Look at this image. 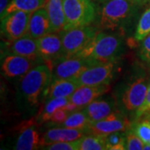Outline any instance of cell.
<instances>
[{"label": "cell", "mask_w": 150, "mask_h": 150, "mask_svg": "<svg viewBox=\"0 0 150 150\" xmlns=\"http://www.w3.org/2000/svg\"><path fill=\"white\" fill-rule=\"evenodd\" d=\"M93 2H97V3H99V4H103L105 2H107L108 0H92Z\"/></svg>", "instance_id": "cell-34"}, {"label": "cell", "mask_w": 150, "mask_h": 150, "mask_svg": "<svg viewBox=\"0 0 150 150\" xmlns=\"http://www.w3.org/2000/svg\"><path fill=\"white\" fill-rule=\"evenodd\" d=\"M145 144L131 129L126 130V147L128 150H143Z\"/></svg>", "instance_id": "cell-28"}, {"label": "cell", "mask_w": 150, "mask_h": 150, "mask_svg": "<svg viewBox=\"0 0 150 150\" xmlns=\"http://www.w3.org/2000/svg\"><path fill=\"white\" fill-rule=\"evenodd\" d=\"M79 87L80 84L75 79H52L43 94V101L46 102L54 98L70 97Z\"/></svg>", "instance_id": "cell-17"}, {"label": "cell", "mask_w": 150, "mask_h": 150, "mask_svg": "<svg viewBox=\"0 0 150 150\" xmlns=\"http://www.w3.org/2000/svg\"><path fill=\"white\" fill-rule=\"evenodd\" d=\"M70 102L69 97L54 98L46 101V103L38 112L36 121L37 123H43L50 120V118L59 108L66 106Z\"/></svg>", "instance_id": "cell-21"}, {"label": "cell", "mask_w": 150, "mask_h": 150, "mask_svg": "<svg viewBox=\"0 0 150 150\" xmlns=\"http://www.w3.org/2000/svg\"><path fill=\"white\" fill-rule=\"evenodd\" d=\"M131 125L132 123L123 112L113 111L101 120L91 122L88 128V134L105 136L114 132L126 131L130 129Z\"/></svg>", "instance_id": "cell-10"}, {"label": "cell", "mask_w": 150, "mask_h": 150, "mask_svg": "<svg viewBox=\"0 0 150 150\" xmlns=\"http://www.w3.org/2000/svg\"><path fill=\"white\" fill-rule=\"evenodd\" d=\"M52 81V70L47 64L36 65L19 80L17 87V106L23 112H34Z\"/></svg>", "instance_id": "cell-1"}, {"label": "cell", "mask_w": 150, "mask_h": 150, "mask_svg": "<svg viewBox=\"0 0 150 150\" xmlns=\"http://www.w3.org/2000/svg\"><path fill=\"white\" fill-rule=\"evenodd\" d=\"M10 1L11 0H1V4H0V13H1V15L5 11L8 5L9 4Z\"/></svg>", "instance_id": "cell-33"}, {"label": "cell", "mask_w": 150, "mask_h": 150, "mask_svg": "<svg viewBox=\"0 0 150 150\" xmlns=\"http://www.w3.org/2000/svg\"><path fill=\"white\" fill-rule=\"evenodd\" d=\"M102 4L99 24L108 30L123 28L134 15L137 5H139L134 0H108Z\"/></svg>", "instance_id": "cell-3"}, {"label": "cell", "mask_w": 150, "mask_h": 150, "mask_svg": "<svg viewBox=\"0 0 150 150\" xmlns=\"http://www.w3.org/2000/svg\"><path fill=\"white\" fill-rule=\"evenodd\" d=\"M43 62L50 67L55 61L65 57L60 33H49L37 39Z\"/></svg>", "instance_id": "cell-11"}, {"label": "cell", "mask_w": 150, "mask_h": 150, "mask_svg": "<svg viewBox=\"0 0 150 150\" xmlns=\"http://www.w3.org/2000/svg\"><path fill=\"white\" fill-rule=\"evenodd\" d=\"M44 8L50 20L52 33H59L64 29L66 18L63 0H47Z\"/></svg>", "instance_id": "cell-20"}, {"label": "cell", "mask_w": 150, "mask_h": 150, "mask_svg": "<svg viewBox=\"0 0 150 150\" xmlns=\"http://www.w3.org/2000/svg\"><path fill=\"white\" fill-rule=\"evenodd\" d=\"M71 112L64 107H62L59 108L56 112H54L52 115V117L50 118V122L54 123V124H59V123L64 122L66 118H68V116L69 115Z\"/></svg>", "instance_id": "cell-32"}, {"label": "cell", "mask_w": 150, "mask_h": 150, "mask_svg": "<svg viewBox=\"0 0 150 150\" xmlns=\"http://www.w3.org/2000/svg\"><path fill=\"white\" fill-rule=\"evenodd\" d=\"M32 120L23 123L21 127L14 149L34 150L41 147L42 138L38 131L36 124Z\"/></svg>", "instance_id": "cell-14"}, {"label": "cell", "mask_w": 150, "mask_h": 150, "mask_svg": "<svg viewBox=\"0 0 150 150\" xmlns=\"http://www.w3.org/2000/svg\"><path fill=\"white\" fill-rule=\"evenodd\" d=\"M122 49V39L114 34L98 32L88 45L75 55L93 60L97 64L116 61Z\"/></svg>", "instance_id": "cell-2"}, {"label": "cell", "mask_w": 150, "mask_h": 150, "mask_svg": "<svg viewBox=\"0 0 150 150\" xmlns=\"http://www.w3.org/2000/svg\"><path fill=\"white\" fill-rule=\"evenodd\" d=\"M116 70V61L99 63L83 71L75 79L82 85H108Z\"/></svg>", "instance_id": "cell-8"}, {"label": "cell", "mask_w": 150, "mask_h": 150, "mask_svg": "<svg viewBox=\"0 0 150 150\" xmlns=\"http://www.w3.org/2000/svg\"><path fill=\"white\" fill-rule=\"evenodd\" d=\"M80 150H106L105 137L103 135H84L80 139Z\"/></svg>", "instance_id": "cell-24"}, {"label": "cell", "mask_w": 150, "mask_h": 150, "mask_svg": "<svg viewBox=\"0 0 150 150\" xmlns=\"http://www.w3.org/2000/svg\"><path fill=\"white\" fill-rule=\"evenodd\" d=\"M130 129L139 135L145 144H150V119H144L132 123Z\"/></svg>", "instance_id": "cell-27"}, {"label": "cell", "mask_w": 150, "mask_h": 150, "mask_svg": "<svg viewBox=\"0 0 150 150\" xmlns=\"http://www.w3.org/2000/svg\"><path fill=\"white\" fill-rule=\"evenodd\" d=\"M46 150H80V140L58 142L42 147Z\"/></svg>", "instance_id": "cell-29"}, {"label": "cell", "mask_w": 150, "mask_h": 150, "mask_svg": "<svg viewBox=\"0 0 150 150\" xmlns=\"http://www.w3.org/2000/svg\"><path fill=\"white\" fill-rule=\"evenodd\" d=\"M65 57L75 55L85 48L97 34V29L91 25L74 28L61 31Z\"/></svg>", "instance_id": "cell-6"}, {"label": "cell", "mask_w": 150, "mask_h": 150, "mask_svg": "<svg viewBox=\"0 0 150 150\" xmlns=\"http://www.w3.org/2000/svg\"><path fill=\"white\" fill-rule=\"evenodd\" d=\"M47 0H11L1 18L14 11H25L33 13L38 8L44 7Z\"/></svg>", "instance_id": "cell-22"}, {"label": "cell", "mask_w": 150, "mask_h": 150, "mask_svg": "<svg viewBox=\"0 0 150 150\" xmlns=\"http://www.w3.org/2000/svg\"><path fill=\"white\" fill-rule=\"evenodd\" d=\"M32 13L14 11L1 18V33L8 42H13L28 33Z\"/></svg>", "instance_id": "cell-7"}, {"label": "cell", "mask_w": 150, "mask_h": 150, "mask_svg": "<svg viewBox=\"0 0 150 150\" xmlns=\"http://www.w3.org/2000/svg\"><path fill=\"white\" fill-rule=\"evenodd\" d=\"M91 120L83 110H77L71 112L64 122L56 124L57 127H65L70 129L85 130L88 134V128L91 124Z\"/></svg>", "instance_id": "cell-23"}, {"label": "cell", "mask_w": 150, "mask_h": 150, "mask_svg": "<svg viewBox=\"0 0 150 150\" xmlns=\"http://www.w3.org/2000/svg\"><path fill=\"white\" fill-rule=\"evenodd\" d=\"M145 115H150V82L144 102L143 103V105L140 107L139 109L135 112V116L137 118H142Z\"/></svg>", "instance_id": "cell-31"}, {"label": "cell", "mask_w": 150, "mask_h": 150, "mask_svg": "<svg viewBox=\"0 0 150 150\" xmlns=\"http://www.w3.org/2000/svg\"><path fill=\"white\" fill-rule=\"evenodd\" d=\"M105 137L106 147L108 150H125L126 147V131H118L107 134Z\"/></svg>", "instance_id": "cell-25"}, {"label": "cell", "mask_w": 150, "mask_h": 150, "mask_svg": "<svg viewBox=\"0 0 150 150\" xmlns=\"http://www.w3.org/2000/svg\"><path fill=\"white\" fill-rule=\"evenodd\" d=\"M108 91V85H82L69 97L70 102L80 108H84Z\"/></svg>", "instance_id": "cell-16"}, {"label": "cell", "mask_w": 150, "mask_h": 150, "mask_svg": "<svg viewBox=\"0 0 150 150\" xmlns=\"http://www.w3.org/2000/svg\"><path fill=\"white\" fill-rule=\"evenodd\" d=\"M134 1H135V2H137V3H138V4H139V0H134Z\"/></svg>", "instance_id": "cell-37"}, {"label": "cell", "mask_w": 150, "mask_h": 150, "mask_svg": "<svg viewBox=\"0 0 150 150\" xmlns=\"http://www.w3.org/2000/svg\"><path fill=\"white\" fill-rule=\"evenodd\" d=\"M38 64L39 63L36 61L13 54L4 59L1 65V71L7 79L19 81Z\"/></svg>", "instance_id": "cell-12"}, {"label": "cell", "mask_w": 150, "mask_h": 150, "mask_svg": "<svg viewBox=\"0 0 150 150\" xmlns=\"http://www.w3.org/2000/svg\"><path fill=\"white\" fill-rule=\"evenodd\" d=\"M139 57L142 61L150 64V33L141 41Z\"/></svg>", "instance_id": "cell-30"}, {"label": "cell", "mask_w": 150, "mask_h": 150, "mask_svg": "<svg viewBox=\"0 0 150 150\" xmlns=\"http://www.w3.org/2000/svg\"><path fill=\"white\" fill-rule=\"evenodd\" d=\"M86 134H88V132L85 130L56 126V128L48 129L43 134L41 147L58 142L79 140Z\"/></svg>", "instance_id": "cell-15"}, {"label": "cell", "mask_w": 150, "mask_h": 150, "mask_svg": "<svg viewBox=\"0 0 150 150\" xmlns=\"http://www.w3.org/2000/svg\"><path fill=\"white\" fill-rule=\"evenodd\" d=\"M49 33H52L50 20L46 8L42 7L32 13L27 34L38 39Z\"/></svg>", "instance_id": "cell-18"}, {"label": "cell", "mask_w": 150, "mask_h": 150, "mask_svg": "<svg viewBox=\"0 0 150 150\" xmlns=\"http://www.w3.org/2000/svg\"><path fill=\"white\" fill-rule=\"evenodd\" d=\"M149 1L150 0H139V4H144L149 2Z\"/></svg>", "instance_id": "cell-35"}, {"label": "cell", "mask_w": 150, "mask_h": 150, "mask_svg": "<svg viewBox=\"0 0 150 150\" xmlns=\"http://www.w3.org/2000/svg\"><path fill=\"white\" fill-rule=\"evenodd\" d=\"M150 80L138 78L127 86L121 95V103L128 112H137L144 102Z\"/></svg>", "instance_id": "cell-9"}, {"label": "cell", "mask_w": 150, "mask_h": 150, "mask_svg": "<svg viewBox=\"0 0 150 150\" xmlns=\"http://www.w3.org/2000/svg\"><path fill=\"white\" fill-rule=\"evenodd\" d=\"M150 33V6L144 12L137 24L134 38L141 42Z\"/></svg>", "instance_id": "cell-26"}, {"label": "cell", "mask_w": 150, "mask_h": 150, "mask_svg": "<svg viewBox=\"0 0 150 150\" xmlns=\"http://www.w3.org/2000/svg\"><path fill=\"white\" fill-rule=\"evenodd\" d=\"M115 108V102L110 98L99 97L83 108V111L92 122L101 120L112 112Z\"/></svg>", "instance_id": "cell-19"}, {"label": "cell", "mask_w": 150, "mask_h": 150, "mask_svg": "<svg viewBox=\"0 0 150 150\" xmlns=\"http://www.w3.org/2000/svg\"><path fill=\"white\" fill-rule=\"evenodd\" d=\"M94 64H97V63L93 60L78 55L64 57L55 61L50 66L52 79H76L83 71Z\"/></svg>", "instance_id": "cell-5"}, {"label": "cell", "mask_w": 150, "mask_h": 150, "mask_svg": "<svg viewBox=\"0 0 150 150\" xmlns=\"http://www.w3.org/2000/svg\"><path fill=\"white\" fill-rule=\"evenodd\" d=\"M144 150H150V144H145L144 145Z\"/></svg>", "instance_id": "cell-36"}, {"label": "cell", "mask_w": 150, "mask_h": 150, "mask_svg": "<svg viewBox=\"0 0 150 150\" xmlns=\"http://www.w3.org/2000/svg\"><path fill=\"white\" fill-rule=\"evenodd\" d=\"M9 47L12 54L32 59L39 64L44 63L39 53L37 39L28 34L11 42Z\"/></svg>", "instance_id": "cell-13"}, {"label": "cell", "mask_w": 150, "mask_h": 150, "mask_svg": "<svg viewBox=\"0 0 150 150\" xmlns=\"http://www.w3.org/2000/svg\"><path fill=\"white\" fill-rule=\"evenodd\" d=\"M66 18L64 30L91 25L96 18V9L92 0H63Z\"/></svg>", "instance_id": "cell-4"}]
</instances>
